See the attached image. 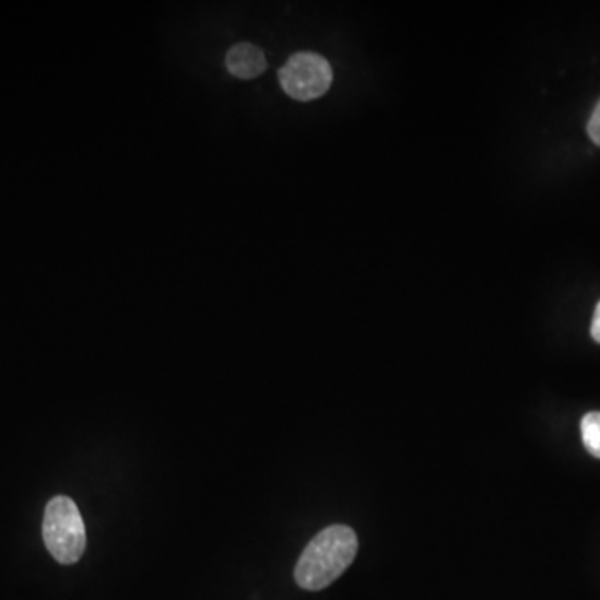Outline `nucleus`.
<instances>
[{
    "label": "nucleus",
    "instance_id": "obj_1",
    "mask_svg": "<svg viewBox=\"0 0 600 600\" xmlns=\"http://www.w3.org/2000/svg\"><path fill=\"white\" fill-rule=\"evenodd\" d=\"M358 541L348 526H330L317 533L295 565V583L306 590H322L348 570Z\"/></svg>",
    "mask_w": 600,
    "mask_h": 600
},
{
    "label": "nucleus",
    "instance_id": "obj_2",
    "mask_svg": "<svg viewBox=\"0 0 600 600\" xmlns=\"http://www.w3.org/2000/svg\"><path fill=\"white\" fill-rule=\"evenodd\" d=\"M47 551L59 564L71 565L84 555L87 536L79 507L67 495H57L47 504L43 523Z\"/></svg>",
    "mask_w": 600,
    "mask_h": 600
},
{
    "label": "nucleus",
    "instance_id": "obj_3",
    "mask_svg": "<svg viewBox=\"0 0 600 600\" xmlns=\"http://www.w3.org/2000/svg\"><path fill=\"white\" fill-rule=\"evenodd\" d=\"M332 67L316 52H297L279 71V81L289 97L309 103L322 97L332 85Z\"/></svg>",
    "mask_w": 600,
    "mask_h": 600
},
{
    "label": "nucleus",
    "instance_id": "obj_4",
    "mask_svg": "<svg viewBox=\"0 0 600 600\" xmlns=\"http://www.w3.org/2000/svg\"><path fill=\"white\" fill-rule=\"evenodd\" d=\"M225 66L234 78L249 81L259 78L266 71L267 60L259 47L252 44H237L225 56Z\"/></svg>",
    "mask_w": 600,
    "mask_h": 600
},
{
    "label": "nucleus",
    "instance_id": "obj_5",
    "mask_svg": "<svg viewBox=\"0 0 600 600\" xmlns=\"http://www.w3.org/2000/svg\"><path fill=\"white\" fill-rule=\"evenodd\" d=\"M583 443L589 454L600 459V412H589L580 422Z\"/></svg>",
    "mask_w": 600,
    "mask_h": 600
},
{
    "label": "nucleus",
    "instance_id": "obj_6",
    "mask_svg": "<svg viewBox=\"0 0 600 600\" xmlns=\"http://www.w3.org/2000/svg\"><path fill=\"white\" fill-rule=\"evenodd\" d=\"M587 133H589L593 144L600 148V101L597 103L592 116H590L589 123H587Z\"/></svg>",
    "mask_w": 600,
    "mask_h": 600
},
{
    "label": "nucleus",
    "instance_id": "obj_7",
    "mask_svg": "<svg viewBox=\"0 0 600 600\" xmlns=\"http://www.w3.org/2000/svg\"><path fill=\"white\" fill-rule=\"evenodd\" d=\"M590 336H592V339L597 342V344H600V303L597 304L596 313H593L592 326H590Z\"/></svg>",
    "mask_w": 600,
    "mask_h": 600
}]
</instances>
